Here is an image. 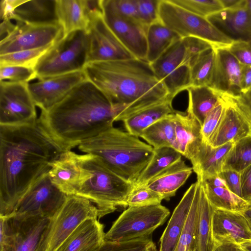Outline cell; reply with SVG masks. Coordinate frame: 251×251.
<instances>
[{
  "label": "cell",
  "mask_w": 251,
  "mask_h": 251,
  "mask_svg": "<svg viewBox=\"0 0 251 251\" xmlns=\"http://www.w3.org/2000/svg\"><path fill=\"white\" fill-rule=\"evenodd\" d=\"M65 151L37 119L0 125V216L13 214L26 191Z\"/></svg>",
  "instance_id": "1"
},
{
  "label": "cell",
  "mask_w": 251,
  "mask_h": 251,
  "mask_svg": "<svg viewBox=\"0 0 251 251\" xmlns=\"http://www.w3.org/2000/svg\"><path fill=\"white\" fill-rule=\"evenodd\" d=\"M116 113L106 97L87 79L38 119L41 125L64 151L113 126Z\"/></svg>",
  "instance_id": "2"
},
{
  "label": "cell",
  "mask_w": 251,
  "mask_h": 251,
  "mask_svg": "<svg viewBox=\"0 0 251 251\" xmlns=\"http://www.w3.org/2000/svg\"><path fill=\"white\" fill-rule=\"evenodd\" d=\"M83 71L113 105L115 122L171 97L145 60L89 62Z\"/></svg>",
  "instance_id": "3"
},
{
  "label": "cell",
  "mask_w": 251,
  "mask_h": 251,
  "mask_svg": "<svg viewBox=\"0 0 251 251\" xmlns=\"http://www.w3.org/2000/svg\"><path fill=\"white\" fill-rule=\"evenodd\" d=\"M78 147L81 151L97 156L110 170L133 184L154 153L153 148L138 137L113 126Z\"/></svg>",
  "instance_id": "4"
},
{
  "label": "cell",
  "mask_w": 251,
  "mask_h": 251,
  "mask_svg": "<svg viewBox=\"0 0 251 251\" xmlns=\"http://www.w3.org/2000/svg\"><path fill=\"white\" fill-rule=\"evenodd\" d=\"M82 180L75 195L95 203L98 219L119 207H126V200L134 184L110 170L96 155L79 154Z\"/></svg>",
  "instance_id": "5"
},
{
  "label": "cell",
  "mask_w": 251,
  "mask_h": 251,
  "mask_svg": "<svg viewBox=\"0 0 251 251\" xmlns=\"http://www.w3.org/2000/svg\"><path fill=\"white\" fill-rule=\"evenodd\" d=\"M86 31L78 30L55 42L34 67L36 78L42 79L83 70L87 63Z\"/></svg>",
  "instance_id": "6"
},
{
  "label": "cell",
  "mask_w": 251,
  "mask_h": 251,
  "mask_svg": "<svg viewBox=\"0 0 251 251\" xmlns=\"http://www.w3.org/2000/svg\"><path fill=\"white\" fill-rule=\"evenodd\" d=\"M160 21L181 38L195 37L211 43L215 49H228L234 39L207 18L201 17L172 2L160 0Z\"/></svg>",
  "instance_id": "7"
},
{
  "label": "cell",
  "mask_w": 251,
  "mask_h": 251,
  "mask_svg": "<svg viewBox=\"0 0 251 251\" xmlns=\"http://www.w3.org/2000/svg\"><path fill=\"white\" fill-rule=\"evenodd\" d=\"M90 218L98 219L96 205L85 198L68 196L62 207L50 219L37 251H55L82 223Z\"/></svg>",
  "instance_id": "8"
},
{
  "label": "cell",
  "mask_w": 251,
  "mask_h": 251,
  "mask_svg": "<svg viewBox=\"0 0 251 251\" xmlns=\"http://www.w3.org/2000/svg\"><path fill=\"white\" fill-rule=\"evenodd\" d=\"M170 213L161 203L128 206L105 233L104 241L124 242L150 236L165 222Z\"/></svg>",
  "instance_id": "9"
},
{
  "label": "cell",
  "mask_w": 251,
  "mask_h": 251,
  "mask_svg": "<svg viewBox=\"0 0 251 251\" xmlns=\"http://www.w3.org/2000/svg\"><path fill=\"white\" fill-rule=\"evenodd\" d=\"M50 219L16 214L0 216V251H37Z\"/></svg>",
  "instance_id": "10"
},
{
  "label": "cell",
  "mask_w": 251,
  "mask_h": 251,
  "mask_svg": "<svg viewBox=\"0 0 251 251\" xmlns=\"http://www.w3.org/2000/svg\"><path fill=\"white\" fill-rule=\"evenodd\" d=\"M37 119L28 83L0 81V125H21Z\"/></svg>",
  "instance_id": "11"
},
{
  "label": "cell",
  "mask_w": 251,
  "mask_h": 251,
  "mask_svg": "<svg viewBox=\"0 0 251 251\" xmlns=\"http://www.w3.org/2000/svg\"><path fill=\"white\" fill-rule=\"evenodd\" d=\"M185 48L181 38L151 64L155 75L173 98L191 86L190 68L185 63Z\"/></svg>",
  "instance_id": "12"
},
{
  "label": "cell",
  "mask_w": 251,
  "mask_h": 251,
  "mask_svg": "<svg viewBox=\"0 0 251 251\" xmlns=\"http://www.w3.org/2000/svg\"><path fill=\"white\" fill-rule=\"evenodd\" d=\"M67 197L52 183L48 172L29 188L19 202L13 214L51 218L63 205Z\"/></svg>",
  "instance_id": "13"
},
{
  "label": "cell",
  "mask_w": 251,
  "mask_h": 251,
  "mask_svg": "<svg viewBox=\"0 0 251 251\" xmlns=\"http://www.w3.org/2000/svg\"><path fill=\"white\" fill-rule=\"evenodd\" d=\"M63 37L58 24L35 25L17 22L14 29L0 42V55L42 48Z\"/></svg>",
  "instance_id": "14"
},
{
  "label": "cell",
  "mask_w": 251,
  "mask_h": 251,
  "mask_svg": "<svg viewBox=\"0 0 251 251\" xmlns=\"http://www.w3.org/2000/svg\"><path fill=\"white\" fill-rule=\"evenodd\" d=\"M86 32L88 40L87 63L135 58L107 25L103 14L91 19Z\"/></svg>",
  "instance_id": "15"
},
{
  "label": "cell",
  "mask_w": 251,
  "mask_h": 251,
  "mask_svg": "<svg viewBox=\"0 0 251 251\" xmlns=\"http://www.w3.org/2000/svg\"><path fill=\"white\" fill-rule=\"evenodd\" d=\"M102 6L104 21L123 45L135 58L146 60L149 26Z\"/></svg>",
  "instance_id": "16"
},
{
  "label": "cell",
  "mask_w": 251,
  "mask_h": 251,
  "mask_svg": "<svg viewBox=\"0 0 251 251\" xmlns=\"http://www.w3.org/2000/svg\"><path fill=\"white\" fill-rule=\"evenodd\" d=\"M86 79L82 70L39 79L36 82L28 83V89L36 106L43 111L60 101Z\"/></svg>",
  "instance_id": "17"
},
{
  "label": "cell",
  "mask_w": 251,
  "mask_h": 251,
  "mask_svg": "<svg viewBox=\"0 0 251 251\" xmlns=\"http://www.w3.org/2000/svg\"><path fill=\"white\" fill-rule=\"evenodd\" d=\"M234 144L229 142L220 147H213L200 139L187 148L183 156L191 161L197 180L203 181L218 176L223 171L226 156Z\"/></svg>",
  "instance_id": "18"
},
{
  "label": "cell",
  "mask_w": 251,
  "mask_h": 251,
  "mask_svg": "<svg viewBox=\"0 0 251 251\" xmlns=\"http://www.w3.org/2000/svg\"><path fill=\"white\" fill-rule=\"evenodd\" d=\"M212 232L216 246L225 243L240 245L251 241V226L241 212L214 209Z\"/></svg>",
  "instance_id": "19"
},
{
  "label": "cell",
  "mask_w": 251,
  "mask_h": 251,
  "mask_svg": "<svg viewBox=\"0 0 251 251\" xmlns=\"http://www.w3.org/2000/svg\"><path fill=\"white\" fill-rule=\"evenodd\" d=\"M52 183L67 195H75L82 180L79 154L64 151L51 164L49 172Z\"/></svg>",
  "instance_id": "20"
},
{
  "label": "cell",
  "mask_w": 251,
  "mask_h": 251,
  "mask_svg": "<svg viewBox=\"0 0 251 251\" xmlns=\"http://www.w3.org/2000/svg\"><path fill=\"white\" fill-rule=\"evenodd\" d=\"M218 94L225 101L226 107L220 123L208 143L213 147H220L229 142L235 143L251 135V126L248 120L219 92Z\"/></svg>",
  "instance_id": "21"
},
{
  "label": "cell",
  "mask_w": 251,
  "mask_h": 251,
  "mask_svg": "<svg viewBox=\"0 0 251 251\" xmlns=\"http://www.w3.org/2000/svg\"><path fill=\"white\" fill-rule=\"evenodd\" d=\"M212 88L223 92L241 95L242 65L227 49H215Z\"/></svg>",
  "instance_id": "22"
},
{
  "label": "cell",
  "mask_w": 251,
  "mask_h": 251,
  "mask_svg": "<svg viewBox=\"0 0 251 251\" xmlns=\"http://www.w3.org/2000/svg\"><path fill=\"white\" fill-rule=\"evenodd\" d=\"M207 19L239 37L238 39L251 40V12L248 0H239Z\"/></svg>",
  "instance_id": "23"
},
{
  "label": "cell",
  "mask_w": 251,
  "mask_h": 251,
  "mask_svg": "<svg viewBox=\"0 0 251 251\" xmlns=\"http://www.w3.org/2000/svg\"><path fill=\"white\" fill-rule=\"evenodd\" d=\"M104 225L98 219L82 223L55 251H95L104 242Z\"/></svg>",
  "instance_id": "24"
},
{
  "label": "cell",
  "mask_w": 251,
  "mask_h": 251,
  "mask_svg": "<svg viewBox=\"0 0 251 251\" xmlns=\"http://www.w3.org/2000/svg\"><path fill=\"white\" fill-rule=\"evenodd\" d=\"M198 185L192 184L175 208L160 239L159 251H175L185 225Z\"/></svg>",
  "instance_id": "25"
},
{
  "label": "cell",
  "mask_w": 251,
  "mask_h": 251,
  "mask_svg": "<svg viewBox=\"0 0 251 251\" xmlns=\"http://www.w3.org/2000/svg\"><path fill=\"white\" fill-rule=\"evenodd\" d=\"M55 9L63 37L78 31H86L91 21L86 0H56Z\"/></svg>",
  "instance_id": "26"
},
{
  "label": "cell",
  "mask_w": 251,
  "mask_h": 251,
  "mask_svg": "<svg viewBox=\"0 0 251 251\" xmlns=\"http://www.w3.org/2000/svg\"><path fill=\"white\" fill-rule=\"evenodd\" d=\"M182 158L166 168L150 180L146 185L169 200L184 184L193 172Z\"/></svg>",
  "instance_id": "27"
},
{
  "label": "cell",
  "mask_w": 251,
  "mask_h": 251,
  "mask_svg": "<svg viewBox=\"0 0 251 251\" xmlns=\"http://www.w3.org/2000/svg\"><path fill=\"white\" fill-rule=\"evenodd\" d=\"M214 209L208 201L201 182L199 210L191 251H214L216 245L212 236V217Z\"/></svg>",
  "instance_id": "28"
},
{
  "label": "cell",
  "mask_w": 251,
  "mask_h": 251,
  "mask_svg": "<svg viewBox=\"0 0 251 251\" xmlns=\"http://www.w3.org/2000/svg\"><path fill=\"white\" fill-rule=\"evenodd\" d=\"M173 98L166 99L129 116L123 122L127 132L138 137L146 128L166 116L175 113Z\"/></svg>",
  "instance_id": "29"
},
{
  "label": "cell",
  "mask_w": 251,
  "mask_h": 251,
  "mask_svg": "<svg viewBox=\"0 0 251 251\" xmlns=\"http://www.w3.org/2000/svg\"><path fill=\"white\" fill-rule=\"evenodd\" d=\"M55 2L56 0H26L16 9L13 20L29 24H58Z\"/></svg>",
  "instance_id": "30"
},
{
  "label": "cell",
  "mask_w": 251,
  "mask_h": 251,
  "mask_svg": "<svg viewBox=\"0 0 251 251\" xmlns=\"http://www.w3.org/2000/svg\"><path fill=\"white\" fill-rule=\"evenodd\" d=\"M186 90L188 95L186 113L202 126L207 115L218 102L219 94L209 86H191Z\"/></svg>",
  "instance_id": "31"
},
{
  "label": "cell",
  "mask_w": 251,
  "mask_h": 251,
  "mask_svg": "<svg viewBox=\"0 0 251 251\" xmlns=\"http://www.w3.org/2000/svg\"><path fill=\"white\" fill-rule=\"evenodd\" d=\"M180 39L179 35L167 27L160 20L151 24L147 31L146 60L150 64L152 63Z\"/></svg>",
  "instance_id": "32"
},
{
  "label": "cell",
  "mask_w": 251,
  "mask_h": 251,
  "mask_svg": "<svg viewBox=\"0 0 251 251\" xmlns=\"http://www.w3.org/2000/svg\"><path fill=\"white\" fill-rule=\"evenodd\" d=\"M175 113L166 116L146 128L140 137L153 149L171 147L176 150Z\"/></svg>",
  "instance_id": "33"
},
{
  "label": "cell",
  "mask_w": 251,
  "mask_h": 251,
  "mask_svg": "<svg viewBox=\"0 0 251 251\" xmlns=\"http://www.w3.org/2000/svg\"><path fill=\"white\" fill-rule=\"evenodd\" d=\"M201 124L186 113H175L176 150L184 155L187 148L195 141L202 139Z\"/></svg>",
  "instance_id": "34"
},
{
  "label": "cell",
  "mask_w": 251,
  "mask_h": 251,
  "mask_svg": "<svg viewBox=\"0 0 251 251\" xmlns=\"http://www.w3.org/2000/svg\"><path fill=\"white\" fill-rule=\"evenodd\" d=\"M201 182L208 201L215 209L242 213L251 206V203L227 188L213 187L204 182Z\"/></svg>",
  "instance_id": "35"
},
{
  "label": "cell",
  "mask_w": 251,
  "mask_h": 251,
  "mask_svg": "<svg viewBox=\"0 0 251 251\" xmlns=\"http://www.w3.org/2000/svg\"><path fill=\"white\" fill-rule=\"evenodd\" d=\"M153 149L154 153L151 160L140 175L134 186L146 185L152 178L181 159L182 156L171 147Z\"/></svg>",
  "instance_id": "36"
},
{
  "label": "cell",
  "mask_w": 251,
  "mask_h": 251,
  "mask_svg": "<svg viewBox=\"0 0 251 251\" xmlns=\"http://www.w3.org/2000/svg\"><path fill=\"white\" fill-rule=\"evenodd\" d=\"M215 56V49L212 48L203 51L190 61L191 86L210 87L214 74Z\"/></svg>",
  "instance_id": "37"
},
{
  "label": "cell",
  "mask_w": 251,
  "mask_h": 251,
  "mask_svg": "<svg viewBox=\"0 0 251 251\" xmlns=\"http://www.w3.org/2000/svg\"><path fill=\"white\" fill-rule=\"evenodd\" d=\"M251 165V135L236 142L228 153L223 170L241 172Z\"/></svg>",
  "instance_id": "38"
},
{
  "label": "cell",
  "mask_w": 251,
  "mask_h": 251,
  "mask_svg": "<svg viewBox=\"0 0 251 251\" xmlns=\"http://www.w3.org/2000/svg\"><path fill=\"white\" fill-rule=\"evenodd\" d=\"M53 44L0 55V66L17 65L34 69L39 59Z\"/></svg>",
  "instance_id": "39"
},
{
  "label": "cell",
  "mask_w": 251,
  "mask_h": 251,
  "mask_svg": "<svg viewBox=\"0 0 251 251\" xmlns=\"http://www.w3.org/2000/svg\"><path fill=\"white\" fill-rule=\"evenodd\" d=\"M198 185L194 200L183 229L175 251H190L193 242L195 226L199 206L201 182Z\"/></svg>",
  "instance_id": "40"
},
{
  "label": "cell",
  "mask_w": 251,
  "mask_h": 251,
  "mask_svg": "<svg viewBox=\"0 0 251 251\" xmlns=\"http://www.w3.org/2000/svg\"><path fill=\"white\" fill-rule=\"evenodd\" d=\"M201 17L207 18L225 9L221 0H170Z\"/></svg>",
  "instance_id": "41"
},
{
  "label": "cell",
  "mask_w": 251,
  "mask_h": 251,
  "mask_svg": "<svg viewBox=\"0 0 251 251\" xmlns=\"http://www.w3.org/2000/svg\"><path fill=\"white\" fill-rule=\"evenodd\" d=\"M95 251H157L151 236L124 242L105 241Z\"/></svg>",
  "instance_id": "42"
},
{
  "label": "cell",
  "mask_w": 251,
  "mask_h": 251,
  "mask_svg": "<svg viewBox=\"0 0 251 251\" xmlns=\"http://www.w3.org/2000/svg\"><path fill=\"white\" fill-rule=\"evenodd\" d=\"M163 197L146 185L134 186L126 200V207L140 206L161 203Z\"/></svg>",
  "instance_id": "43"
},
{
  "label": "cell",
  "mask_w": 251,
  "mask_h": 251,
  "mask_svg": "<svg viewBox=\"0 0 251 251\" xmlns=\"http://www.w3.org/2000/svg\"><path fill=\"white\" fill-rule=\"evenodd\" d=\"M35 78L36 75L32 68L17 65L0 66V81L28 83Z\"/></svg>",
  "instance_id": "44"
},
{
  "label": "cell",
  "mask_w": 251,
  "mask_h": 251,
  "mask_svg": "<svg viewBox=\"0 0 251 251\" xmlns=\"http://www.w3.org/2000/svg\"><path fill=\"white\" fill-rule=\"evenodd\" d=\"M219 97L218 102L207 115L201 126L202 140L205 143L208 144L211 137L219 125L225 111L226 103L220 95Z\"/></svg>",
  "instance_id": "45"
},
{
  "label": "cell",
  "mask_w": 251,
  "mask_h": 251,
  "mask_svg": "<svg viewBox=\"0 0 251 251\" xmlns=\"http://www.w3.org/2000/svg\"><path fill=\"white\" fill-rule=\"evenodd\" d=\"M102 5L126 18L140 21L136 0H101Z\"/></svg>",
  "instance_id": "46"
},
{
  "label": "cell",
  "mask_w": 251,
  "mask_h": 251,
  "mask_svg": "<svg viewBox=\"0 0 251 251\" xmlns=\"http://www.w3.org/2000/svg\"><path fill=\"white\" fill-rule=\"evenodd\" d=\"M139 18L142 24L149 26L160 21L158 5L160 0H136Z\"/></svg>",
  "instance_id": "47"
},
{
  "label": "cell",
  "mask_w": 251,
  "mask_h": 251,
  "mask_svg": "<svg viewBox=\"0 0 251 251\" xmlns=\"http://www.w3.org/2000/svg\"><path fill=\"white\" fill-rule=\"evenodd\" d=\"M221 95L233 105L248 120L251 126V86L242 95L220 92Z\"/></svg>",
  "instance_id": "48"
},
{
  "label": "cell",
  "mask_w": 251,
  "mask_h": 251,
  "mask_svg": "<svg viewBox=\"0 0 251 251\" xmlns=\"http://www.w3.org/2000/svg\"><path fill=\"white\" fill-rule=\"evenodd\" d=\"M182 39L185 48V63L189 66L193 58L208 49L214 48L209 42L198 37H187Z\"/></svg>",
  "instance_id": "49"
},
{
  "label": "cell",
  "mask_w": 251,
  "mask_h": 251,
  "mask_svg": "<svg viewBox=\"0 0 251 251\" xmlns=\"http://www.w3.org/2000/svg\"><path fill=\"white\" fill-rule=\"evenodd\" d=\"M227 50L241 65L251 66V40L234 39Z\"/></svg>",
  "instance_id": "50"
},
{
  "label": "cell",
  "mask_w": 251,
  "mask_h": 251,
  "mask_svg": "<svg viewBox=\"0 0 251 251\" xmlns=\"http://www.w3.org/2000/svg\"><path fill=\"white\" fill-rule=\"evenodd\" d=\"M218 176L225 181L229 190L242 198L240 172L230 169L224 170Z\"/></svg>",
  "instance_id": "51"
},
{
  "label": "cell",
  "mask_w": 251,
  "mask_h": 251,
  "mask_svg": "<svg viewBox=\"0 0 251 251\" xmlns=\"http://www.w3.org/2000/svg\"><path fill=\"white\" fill-rule=\"evenodd\" d=\"M25 0H1L0 2V17L1 20H12L16 9Z\"/></svg>",
  "instance_id": "52"
},
{
  "label": "cell",
  "mask_w": 251,
  "mask_h": 251,
  "mask_svg": "<svg viewBox=\"0 0 251 251\" xmlns=\"http://www.w3.org/2000/svg\"><path fill=\"white\" fill-rule=\"evenodd\" d=\"M242 198L251 203V165L240 172Z\"/></svg>",
  "instance_id": "53"
},
{
  "label": "cell",
  "mask_w": 251,
  "mask_h": 251,
  "mask_svg": "<svg viewBox=\"0 0 251 251\" xmlns=\"http://www.w3.org/2000/svg\"><path fill=\"white\" fill-rule=\"evenodd\" d=\"M251 86V66L242 65L241 95L246 93Z\"/></svg>",
  "instance_id": "54"
},
{
  "label": "cell",
  "mask_w": 251,
  "mask_h": 251,
  "mask_svg": "<svg viewBox=\"0 0 251 251\" xmlns=\"http://www.w3.org/2000/svg\"><path fill=\"white\" fill-rule=\"evenodd\" d=\"M201 181L204 182L213 187L227 188L225 181L219 176H213Z\"/></svg>",
  "instance_id": "55"
},
{
  "label": "cell",
  "mask_w": 251,
  "mask_h": 251,
  "mask_svg": "<svg viewBox=\"0 0 251 251\" xmlns=\"http://www.w3.org/2000/svg\"><path fill=\"white\" fill-rule=\"evenodd\" d=\"M213 251H242L239 245L225 243L216 245Z\"/></svg>",
  "instance_id": "56"
},
{
  "label": "cell",
  "mask_w": 251,
  "mask_h": 251,
  "mask_svg": "<svg viewBox=\"0 0 251 251\" xmlns=\"http://www.w3.org/2000/svg\"><path fill=\"white\" fill-rule=\"evenodd\" d=\"M242 251H251V241L239 245Z\"/></svg>",
  "instance_id": "57"
},
{
  "label": "cell",
  "mask_w": 251,
  "mask_h": 251,
  "mask_svg": "<svg viewBox=\"0 0 251 251\" xmlns=\"http://www.w3.org/2000/svg\"><path fill=\"white\" fill-rule=\"evenodd\" d=\"M251 226V206L242 212Z\"/></svg>",
  "instance_id": "58"
},
{
  "label": "cell",
  "mask_w": 251,
  "mask_h": 251,
  "mask_svg": "<svg viewBox=\"0 0 251 251\" xmlns=\"http://www.w3.org/2000/svg\"><path fill=\"white\" fill-rule=\"evenodd\" d=\"M225 8L230 7L235 4L238 0H221Z\"/></svg>",
  "instance_id": "59"
},
{
  "label": "cell",
  "mask_w": 251,
  "mask_h": 251,
  "mask_svg": "<svg viewBox=\"0 0 251 251\" xmlns=\"http://www.w3.org/2000/svg\"><path fill=\"white\" fill-rule=\"evenodd\" d=\"M249 6L251 12V0H248Z\"/></svg>",
  "instance_id": "60"
},
{
  "label": "cell",
  "mask_w": 251,
  "mask_h": 251,
  "mask_svg": "<svg viewBox=\"0 0 251 251\" xmlns=\"http://www.w3.org/2000/svg\"><path fill=\"white\" fill-rule=\"evenodd\" d=\"M190 251H192L190 250Z\"/></svg>",
  "instance_id": "61"
}]
</instances>
